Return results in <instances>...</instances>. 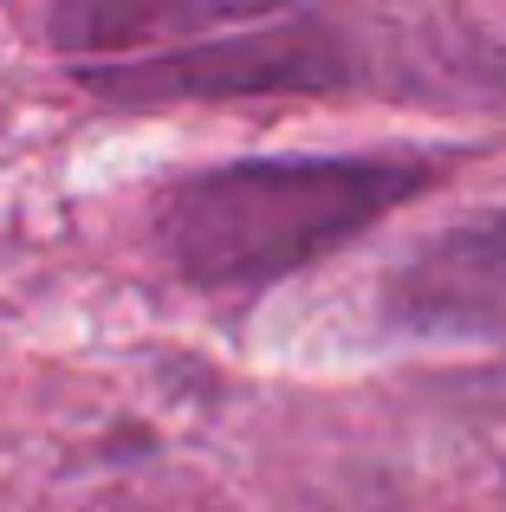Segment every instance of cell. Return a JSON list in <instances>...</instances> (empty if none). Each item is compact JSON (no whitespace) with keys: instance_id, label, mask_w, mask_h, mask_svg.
<instances>
[{"instance_id":"1","label":"cell","mask_w":506,"mask_h":512,"mask_svg":"<svg viewBox=\"0 0 506 512\" xmlns=\"http://www.w3.org/2000/svg\"><path fill=\"white\" fill-rule=\"evenodd\" d=\"M448 150L357 156H241L195 169L156 195V247L202 292H260L377 227L422 195Z\"/></svg>"},{"instance_id":"2","label":"cell","mask_w":506,"mask_h":512,"mask_svg":"<svg viewBox=\"0 0 506 512\" xmlns=\"http://www.w3.org/2000/svg\"><path fill=\"white\" fill-rule=\"evenodd\" d=\"M377 52L331 13L260 7L241 26L182 39L163 52L111 65H72L91 98L117 111H156V104H228V98H299V91L364 85Z\"/></svg>"},{"instance_id":"3","label":"cell","mask_w":506,"mask_h":512,"mask_svg":"<svg viewBox=\"0 0 506 512\" xmlns=\"http://www.w3.org/2000/svg\"><path fill=\"white\" fill-rule=\"evenodd\" d=\"M377 318L403 344L506 357V208L422 234L377 279Z\"/></svg>"}]
</instances>
